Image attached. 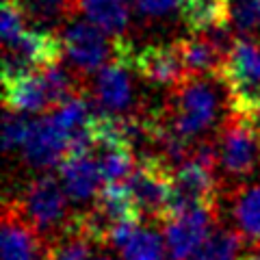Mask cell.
Segmentation results:
<instances>
[{
	"mask_svg": "<svg viewBox=\"0 0 260 260\" xmlns=\"http://www.w3.org/2000/svg\"><path fill=\"white\" fill-rule=\"evenodd\" d=\"M239 260H260V254H251V256H245V258H239Z\"/></svg>",
	"mask_w": 260,
	"mask_h": 260,
	"instance_id": "obj_27",
	"label": "cell"
},
{
	"mask_svg": "<svg viewBox=\"0 0 260 260\" xmlns=\"http://www.w3.org/2000/svg\"><path fill=\"white\" fill-rule=\"evenodd\" d=\"M59 178L65 193L76 204H87L95 202L98 195L104 189V178L100 172V165L91 150L87 152H72L65 156L59 165Z\"/></svg>",
	"mask_w": 260,
	"mask_h": 260,
	"instance_id": "obj_11",
	"label": "cell"
},
{
	"mask_svg": "<svg viewBox=\"0 0 260 260\" xmlns=\"http://www.w3.org/2000/svg\"><path fill=\"white\" fill-rule=\"evenodd\" d=\"M195 208H217L215 169L200 160H186L172 176V215Z\"/></svg>",
	"mask_w": 260,
	"mask_h": 260,
	"instance_id": "obj_8",
	"label": "cell"
},
{
	"mask_svg": "<svg viewBox=\"0 0 260 260\" xmlns=\"http://www.w3.org/2000/svg\"><path fill=\"white\" fill-rule=\"evenodd\" d=\"M230 217L243 241L260 249V182L237 184L228 195Z\"/></svg>",
	"mask_w": 260,
	"mask_h": 260,
	"instance_id": "obj_15",
	"label": "cell"
},
{
	"mask_svg": "<svg viewBox=\"0 0 260 260\" xmlns=\"http://www.w3.org/2000/svg\"><path fill=\"white\" fill-rule=\"evenodd\" d=\"M180 18L191 35L230 26V0H180Z\"/></svg>",
	"mask_w": 260,
	"mask_h": 260,
	"instance_id": "obj_17",
	"label": "cell"
},
{
	"mask_svg": "<svg viewBox=\"0 0 260 260\" xmlns=\"http://www.w3.org/2000/svg\"><path fill=\"white\" fill-rule=\"evenodd\" d=\"M217 169L230 180H247L260 172V137L230 113L215 137Z\"/></svg>",
	"mask_w": 260,
	"mask_h": 260,
	"instance_id": "obj_4",
	"label": "cell"
},
{
	"mask_svg": "<svg viewBox=\"0 0 260 260\" xmlns=\"http://www.w3.org/2000/svg\"><path fill=\"white\" fill-rule=\"evenodd\" d=\"M91 260H113L111 256H107V254H100V256H93Z\"/></svg>",
	"mask_w": 260,
	"mask_h": 260,
	"instance_id": "obj_26",
	"label": "cell"
},
{
	"mask_svg": "<svg viewBox=\"0 0 260 260\" xmlns=\"http://www.w3.org/2000/svg\"><path fill=\"white\" fill-rule=\"evenodd\" d=\"M230 24L243 35L260 28V0H230Z\"/></svg>",
	"mask_w": 260,
	"mask_h": 260,
	"instance_id": "obj_22",
	"label": "cell"
},
{
	"mask_svg": "<svg viewBox=\"0 0 260 260\" xmlns=\"http://www.w3.org/2000/svg\"><path fill=\"white\" fill-rule=\"evenodd\" d=\"M243 243L245 241L237 230L215 228L193 260H237Z\"/></svg>",
	"mask_w": 260,
	"mask_h": 260,
	"instance_id": "obj_20",
	"label": "cell"
},
{
	"mask_svg": "<svg viewBox=\"0 0 260 260\" xmlns=\"http://www.w3.org/2000/svg\"><path fill=\"white\" fill-rule=\"evenodd\" d=\"M30 121L22 115V113L7 111L5 124H3V148L5 152H13L24 145V139L28 135Z\"/></svg>",
	"mask_w": 260,
	"mask_h": 260,
	"instance_id": "obj_23",
	"label": "cell"
},
{
	"mask_svg": "<svg viewBox=\"0 0 260 260\" xmlns=\"http://www.w3.org/2000/svg\"><path fill=\"white\" fill-rule=\"evenodd\" d=\"M215 221H217V208H195L169 217L165 221V228H162L169 258L172 260L195 258V254L208 239V234L213 232Z\"/></svg>",
	"mask_w": 260,
	"mask_h": 260,
	"instance_id": "obj_9",
	"label": "cell"
},
{
	"mask_svg": "<svg viewBox=\"0 0 260 260\" xmlns=\"http://www.w3.org/2000/svg\"><path fill=\"white\" fill-rule=\"evenodd\" d=\"M24 160L35 169H50L61 165L70 154V141L63 130L56 126L52 115L32 119L28 126V135L22 145Z\"/></svg>",
	"mask_w": 260,
	"mask_h": 260,
	"instance_id": "obj_10",
	"label": "cell"
},
{
	"mask_svg": "<svg viewBox=\"0 0 260 260\" xmlns=\"http://www.w3.org/2000/svg\"><path fill=\"white\" fill-rule=\"evenodd\" d=\"M225 95L228 89L221 78H186L172 89L158 115L186 141L200 143V137L225 119L221 117Z\"/></svg>",
	"mask_w": 260,
	"mask_h": 260,
	"instance_id": "obj_1",
	"label": "cell"
},
{
	"mask_svg": "<svg viewBox=\"0 0 260 260\" xmlns=\"http://www.w3.org/2000/svg\"><path fill=\"white\" fill-rule=\"evenodd\" d=\"M3 260H48L50 243L44 241L20 217L11 202L5 204L3 213Z\"/></svg>",
	"mask_w": 260,
	"mask_h": 260,
	"instance_id": "obj_12",
	"label": "cell"
},
{
	"mask_svg": "<svg viewBox=\"0 0 260 260\" xmlns=\"http://www.w3.org/2000/svg\"><path fill=\"white\" fill-rule=\"evenodd\" d=\"M11 204L24 221L48 243L61 239L74 225L76 215L70 213L68 193L61 184V178L52 174L30 180Z\"/></svg>",
	"mask_w": 260,
	"mask_h": 260,
	"instance_id": "obj_2",
	"label": "cell"
},
{
	"mask_svg": "<svg viewBox=\"0 0 260 260\" xmlns=\"http://www.w3.org/2000/svg\"><path fill=\"white\" fill-rule=\"evenodd\" d=\"M91 241L76 232L74 228L61 239L50 243L48 260H91Z\"/></svg>",
	"mask_w": 260,
	"mask_h": 260,
	"instance_id": "obj_21",
	"label": "cell"
},
{
	"mask_svg": "<svg viewBox=\"0 0 260 260\" xmlns=\"http://www.w3.org/2000/svg\"><path fill=\"white\" fill-rule=\"evenodd\" d=\"M109 245L115 247L121 260H167V243L156 230L128 221L117 225L111 234Z\"/></svg>",
	"mask_w": 260,
	"mask_h": 260,
	"instance_id": "obj_14",
	"label": "cell"
},
{
	"mask_svg": "<svg viewBox=\"0 0 260 260\" xmlns=\"http://www.w3.org/2000/svg\"><path fill=\"white\" fill-rule=\"evenodd\" d=\"M221 80L228 89L232 113H245L260 107V44L237 39L228 52Z\"/></svg>",
	"mask_w": 260,
	"mask_h": 260,
	"instance_id": "obj_5",
	"label": "cell"
},
{
	"mask_svg": "<svg viewBox=\"0 0 260 260\" xmlns=\"http://www.w3.org/2000/svg\"><path fill=\"white\" fill-rule=\"evenodd\" d=\"M26 32V13L22 11L18 0H7L3 5V39L5 46L13 44Z\"/></svg>",
	"mask_w": 260,
	"mask_h": 260,
	"instance_id": "obj_24",
	"label": "cell"
},
{
	"mask_svg": "<svg viewBox=\"0 0 260 260\" xmlns=\"http://www.w3.org/2000/svg\"><path fill=\"white\" fill-rule=\"evenodd\" d=\"M5 109L13 113H52V100L42 74H30L13 80H3Z\"/></svg>",
	"mask_w": 260,
	"mask_h": 260,
	"instance_id": "obj_16",
	"label": "cell"
},
{
	"mask_svg": "<svg viewBox=\"0 0 260 260\" xmlns=\"http://www.w3.org/2000/svg\"><path fill=\"white\" fill-rule=\"evenodd\" d=\"M26 20H32L39 26H54L72 20L78 13V0H18Z\"/></svg>",
	"mask_w": 260,
	"mask_h": 260,
	"instance_id": "obj_19",
	"label": "cell"
},
{
	"mask_svg": "<svg viewBox=\"0 0 260 260\" xmlns=\"http://www.w3.org/2000/svg\"><path fill=\"white\" fill-rule=\"evenodd\" d=\"M91 93L100 111L115 117H124V113L133 107V80H130V70L117 61L107 63L100 72H95Z\"/></svg>",
	"mask_w": 260,
	"mask_h": 260,
	"instance_id": "obj_13",
	"label": "cell"
},
{
	"mask_svg": "<svg viewBox=\"0 0 260 260\" xmlns=\"http://www.w3.org/2000/svg\"><path fill=\"white\" fill-rule=\"evenodd\" d=\"M115 42V54L113 61L126 65L128 70L137 72L143 80L160 87H178L184 83L186 70L182 63L180 48L176 44H150V46H135L133 42L119 37Z\"/></svg>",
	"mask_w": 260,
	"mask_h": 260,
	"instance_id": "obj_3",
	"label": "cell"
},
{
	"mask_svg": "<svg viewBox=\"0 0 260 260\" xmlns=\"http://www.w3.org/2000/svg\"><path fill=\"white\" fill-rule=\"evenodd\" d=\"M78 3H80V0H78Z\"/></svg>",
	"mask_w": 260,
	"mask_h": 260,
	"instance_id": "obj_28",
	"label": "cell"
},
{
	"mask_svg": "<svg viewBox=\"0 0 260 260\" xmlns=\"http://www.w3.org/2000/svg\"><path fill=\"white\" fill-rule=\"evenodd\" d=\"M78 9L87 15V20L104 30L111 39L124 37L130 22L128 0H80Z\"/></svg>",
	"mask_w": 260,
	"mask_h": 260,
	"instance_id": "obj_18",
	"label": "cell"
},
{
	"mask_svg": "<svg viewBox=\"0 0 260 260\" xmlns=\"http://www.w3.org/2000/svg\"><path fill=\"white\" fill-rule=\"evenodd\" d=\"M126 186L141 219L167 221L172 215V174L156 165L137 162L135 174L128 178Z\"/></svg>",
	"mask_w": 260,
	"mask_h": 260,
	"instance_id": "obj_7",
	"label": "cell"
},
{
	"mask_svg": "<svg viewBox=\"0 0 260 260\" xmlns=\"http://www.w3.org/2000/svg\"><path fill=\"white\" fill-rule=\"evenodd\" d=\"M61 32L63 52L70 59L72 70L85 78L93 72H100L115 54V42L89 20H72Z\"/></svg>",
	"mask_w": 260,
	"mask_h": 260,
	"instance_id": "obj_6",
	"label": "cell"
},
{
	"mask_svg": "<svg viewBox=\"0 0 260 260\" xmlns=\"http://www.w3.org/2000/svg\"><path fill=\"white\" fill-rule=\"evenodd\" d=\"M130 3L143 18L156 20V18H165L169 11H174L178 0H130Z\"/></svg>",
	"mask_w": 260,
	"mask_h": 260,
	"instance_id": "obj_25",
	"label": "cell"
}]
</instances>
